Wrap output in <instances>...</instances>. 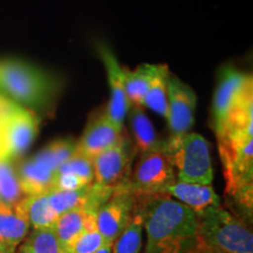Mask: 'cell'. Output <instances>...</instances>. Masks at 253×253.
<instances>
[{
  "label": "cell",
  "mask_w": 253,
  "mask_h": 253,
  "mask_svg": "<svg viewBox=\"0 0 253 253\" xmlns=\"http://www.w3.org/2000/svg\"><path fill=\"white\" fill-rule=\"evenodd\" d=\"M143 214L145 253H191L198 244V217L168 195L153 196Z\"/></svg>",
  "instance_id": "6da1fadb"
},
{
  "label": "cell",
  "mask_w": 253,
  "mask_h": 253,
  "mask_svg": "<svg viewBox=\"0 0 253 253\" xmlns=\"http://www.w3.org/2000/svg\"><path fill=\"white\" fill-rule=\"evenodd\" d=\"M56 74L20 59L0 60V91L31 112L48 114L61 93Z\"/></svg>",
  "instance_id": "7a4b0ae2"
},
{
  "label": "cell",
  "mask_w": 253,
  "mask_h": 253,
  "mask_svg": "<svg viewBox=\"0 0 253 253\" xmlns=\"http://www.w3.org/2000/svg\"><path fill=\"white\" fill-rule=\"evenodd\" d=\"M253 128L226 132L217 137L224 166L226 190L237 202L252 212Z\"/></svg>",
  "instance_id": "3957f363"
},
{
  "label": "cell",
  "mask_w": 253,
  "mask_h": 253,
  "mask_svg": "<svg viewBox=\"0 0 253 253\" xmlns=\"http://www.w3.org/2000/svg\"><path fill=\"white\" fill-rule=\"evenodd\" d=\"M197 217L201 244L225 253H253L252 231L220 205L209 208Z\"/></svg>",
  "instance_id": "277c9868"
},
{
  "label": "cell",
  "mask_w": 253,
  "mask_h": 253,
  "mask_svg": "<svg viewBox=\"0 0 253 253\" xmlns=\"http://www.w3.org/2000/svg\"><path fill=\"white\" fill-rule=\"evenodd\" d=\"M164 149L172 167L178 171V181L210 185L213 179L210 143L202 135L186 132L171 136Z\"/></svg>",
  "instance_id": "5b68a950"
},
{
  "label": "cell",
  "mask_w": 253,
  "mask_h": 253,
  "mask_svg": "<svg viewBox=\"0 0 253 253\" xmlns=\"http://www.w3.org/2000/svg\"><path fill=\"white\" fill-rule=\"evenodd\" d=\"M251 100H253L252 75L233 66L221 67L212 101V126L217 136L223 132L231 118Z\"/></svg>",
  "instance_id": "8992f818"
},
{
  "label": "cell",
  "mask_w": 253,
  "mask_h": 253,
  "mask_svg": "<svg viewBox=\"0 0 253 253\" xmlns=\"http://www.w3.org/2000/svg\"><path fill=\"white\" fill-rule=\"evenodd\" d=\"M39 121L36 113L12 101L0 119V160L21 156L37 137Z\"/></svg>",
  "instance_id": "52a82bcc"
},
{
  "label": "cell",
  "mask_w": 253,
  "mask_h": 253,
  "mask_svg": "<svg viewBox=\"0 0 253 253\" xmlns=\"http://www.w3.org/2000/svg\"><path fill=\"white\" fill-rule=\"evenodd\" d=\"M176 182L173 167L164 149V144L141 154L129 188L135 196L166 195Z\"/></svg>",
  "instance_id": "ba28073f"
},
{
  "label": "cell",
  "mask_w": 253,
  "mask_h": 253,
  "mask_svg": "<svg viewBox=\"0 0 253 253\" xmlns=\"http://www.w3.org/2000/svg\"><path fill=\"white\" fill-rule=\"evenodd\" d=\"M135 195L129 184L121 183L96 212V227L106 244H113L125 230L134 212Z\"/></svg>",
  "instance_id": "9c48e42d"
},
{
  "label": "cell",
  "mask_w": 253,
  "mask_h": 253,
  "mask_svg": "<svg viewBox=\"0 0 253 253\" xmlns=\"http://www.w3.org/2000/svg\"><path fill=\"white\" fill-rule=\"evenodd\" d=\"M168 115L171 136H181L189 132L194 125L197 96L194 89L177 78L171 72L168 73Z\"/></svg>",
  "instance_id": "30bf717a"
},
{
  "label": "cell",
  "mask_w": 253,
  "mask_h": 253,
  "mask_svg": "<svg viewBox=\"0 0 253 253\" xmlns=\"http://www.w3.org/2000/svg\"><path fill=\"white\" fill-rule=\"evenodd\" d=\"M116 186L93 182L77 190H52L47 196L50 207L54 209L58 216L74 209L97 212V210L112 197Z\"/></svg>",
  "instance_id": "8fae6325"
},
{
  "label": "cell",
  "mask_w": 253,
  "mask_h": 253,
  "mask_svg": "<svg viewBox=\"0 0 253 253\" xmlns=\"http://www.w3.org/2000/svg\"><path fill=\"white\" fill-rule=\"evenodd\" d=\"M97 53L106 69L110 93L108 104L104 109V113L110 121L123 128L126 115L130 109V103L126 94L123 67L120 65L113 50L104 43H97Z\"/></svg>",
  "instance_id": "7c38bea8"
},
{
  "label": "cell",
  "mask_w": 253,
  "mask_h": 253,
  "mask_svg": "<svg viewBox=\"0 0 253 253\" xmlns=\"http://www.w3.org/2000/svg\"><path fill=\"white\" fill-rule=\"evenodd\" d=\"M59 167L45 149L18 167L19 184L25 196L48 194L54 190L55 176Z\"/></svg>",
  "instance_id": "4fadbf2b"
},
{
  "label": "cell",
  "mask_w": 253,
  "mask_h": 253,
  "mask_svg": "<svg viewBox=\"0 0 253 253\" xmlns=\"http://www.w3.org/2000/svg\"><path fill=\"white\" fill-rule=\"evenodd\" d=\"M132 156L134 149L130 141L125 136L119 143L93 158L94 182L109 186L121 184L123 177L128 172Z\"/></svg>",
  "instance_id": "5bb4252c"
},
{
  "label": "cell",
  "mask_w": 253,
  "mask_h": 253,
  "mask_svg": "<svg viewBox=\"0 0 253 253\" xmlns=\"http://www.w3.org/2000/svg\"><path fill=\"white\" fill-rule=\"evenodd\" d=\"M122 126L110 121L106 113L100 112L88 121L84 134L77 141V151L93 160L125 137Z\"/></svg>",
  "instance_id": "9a60e30c"
},
{
  "label": "cell",
  "mask_w": 253,
  "mask_h": 253,
  "mask_svg": "<svg viewBox=\"0 0 253 253\" xmlns=\"http://www.w3.org/2000/svg\"><path fill=\"white\" fill-rule=\"evenodd\" d=\"M30 227L23 199L14 207L0 203V245L15 250L26 238Z\"/></svg>",
  "instance_id": "2e32d148"
},
{
  "label": "cell",
  "mask_w": 253,
  "mask_h": 253,
  "mask_svg": "<svg viewBox=\"0 0 253 253\" xmlns=\"http://www.w3.org/2000/svg\"><path fill=\"white\" fill-rule=\"evenodd\" d=\"M96 227L95 211L74 209L63 212L55 221L54 230L62 251L68 249L84 231Z\"/></svg>",
  "instance_id": "e0dca14e"
},
{
  "label": "cell",
  "mask_w": 253,
  "mask_h": 253,
  "mask_svg": "<svg viewBox=\"0 0 253 253\" xmlns=\"http://www.w3.org/2000/svg\"><path fill=\"white\" fill-rule=\"evenodd\" d=\"M166 195L178 198L196 214H201L209 208L219 205V198L211 185L178 181L167 190Z\"/></svg>",
  "instance_id": "ac0fdd59"
},
{
  "label": "cell",
  "mask_w": 253,
  "mask_h": 253,
  "mask_svg": "<svg viewBox=\"0 0 253 253\" xmlns=\"http://www.w3.org/2000/svg\"><path fill=\"white\" fill-rule=\"evenodd\" d=\"M162 65L143 63L135 69L123 67L125 73V88L130 106L143 107V99L151 82L161 71Z\"/></svg>",
  "instance_id": "d6986e66"
},
{
  "label": "cell",
  "mask_w": 253,
  "mask_h": 253,
  "mask_svg": "<svg viewBox=\"0 0 253 253\" xmlns=\"http://www.w3.org/2000/svg\"><path fill=\"white\" fill-rule=\"evenodd\" d=\"M130 128L134 136L136 150L144 154L163 145L157 140L153 123L144 113L143 107L130 106Z\"/></svg>",
  "instance_id": "ffe728a7"
},
{
  "label": "cell",
  "mask_w": 253,
  "mask_h": 253,
  "mask_svg": "<svg viewBox=\"0 0 253 253\" xmlns=\"http://www.w3.org/2000/svg\"><path fill=\"white\" fill-rule=\"evenodd\" d=\"M23 204L33 229H53L58 213L50 207L47 194L25 196Z\"/></svg>",
  "instance_id": "44dd1931"
},
{
  "label": "cell",
  "mask_w": 253,
  "mask_h": 253,
  "mask_svg": "<svg viewBox=\"0 0 253 253\" xmlns=\"http://www.w3.org/2000/svg\"><path fill=\"white\" fill-rule=\"evenodd\" d=\"M144 220L142 212H132L125 230L113 243V253H140Z\"/></svg>",
  "instance_id": "7402d4cb"
},
{
  "label": "cell",
  "mask_w": 253,
  "mask_h": 253,
  "mask_svg": "<svg viewBox=\"0 0 253 253\" xmlns=\"http://www.w3.org/2000/svg\"><path fill=\"white\" fill-rule=\"evenodd\" d=\"M18 253H62V249L54 227L33 229L21 242Z\"/></svg>",
  "instance_id": "603a6c76"
},
{
  "label": "cell",
  "mask_w": 253,
  "mask_h": 253,
  "mask_svg": "<svg viewBox=\"0 0 253 253\" xmlns=\"http://www.w3.org/2000/svg\"><path fill=\"white\" fill-rule=\"evenodd\" d=\"M24 197L12 161L0 160V203L14 207Z\"/></svg>",
  "instance_id": "cb8c5ba5"
},
{
  "label": "cell",
  "mask_w": 253,
  "mask_h": 253,
  "mask_svg": "<svg viewBox=\"0 0 253 253\" xmlns=\"http://www.w3.org/2000/svg\"><path fill=\"white\" fill-rule=\"evenodd\" d=\"M169 68L167 65H162L161 71L151 82L149 89L144 95L143 106H147L158 115L167 118L168 115V86L167 78Z\"/></svg>",
  "instance_id": "d4e9b609"
},
{
  "label": "cell",
  "mask_w": 253,
  "mask_h": 253,
  "mask_svg": "<svg viewBox=\"0 0 253 253\" xmlns=\"http://www.w3.org/2000/svg\"><path fill=\"white\" fill-rule=\"evenodd\" d=\"M58 171H66L74 173L81 178L86 184L94 182V167L93 160L84 156L75 150V153L59 168Z\"/></svg>",
  "instance_id": "484cf974"
},
{
  "label": "cell",
  "mask_w": 253,
  "mask_h": 253,
  "mask_svg": "<svg viewBox=\"0 0 253 253\" xmlns=\"http://www.w3.org/2000/svg\"><path fill=\"white\" fill-rule=\"evenodd\" d=\"M106 242L103 237L101 236L97 227H95L81 233L68 249L63 250L62 253H95Z\"/></svg>",
  "instance_id": "4316f807"
},
{
  "label": "cell",
  "mask_w": 253,
  "mask_h": 253,
  "mask_svg": "<svg viewBox=\"0 0 253 253\" xmlns=\"http://www.w3.org/2000/svg\"><path fill=\"white\" fill-rule=\"evenodd\" d=\"M84 185H87L86 183L81 178H79L78 176H75L74 173L66 171L56 172L54 190H77Z\"/></svg>",
  "instance_id": "83f0119b"
},
{
  "label": "cell",
  "mask_w": 253,
  "mask_h": 253,
  "mask_svg": "<svg viewBox=\"0 0 253 253\" xmlns=\"http://www.w3.org/2000/svg\"><path fill=\"white\" fill-rule=\"evenodd\" d=\"M191 253H225V252H221V251H217V250H212V249H209L207 246H204L203 244L198 242L197 246L196 249L192 251Z\"/></svg>",
  "instance_id": "f1b7e54d"
},
{
  "label": "cell",
  "mask_w": 253,
  "mask_h": 253,
  "mask_svg": "<svg viewBox=\"0 0 253 253\" xmlns=\"http://www.w3.org/2000/svg\"><path fill=\"white\" fill-rule=\"evenodd\" d=\"M95 253H113V244H104Z\"/></svg>",
  "instance_id": "f546056e"
},
{
  "label": "cell",
  "mask_w": 253,
  "mask_h": 253,
  "mask_svg": "<svg viewBox=\"0 0 253 253\" xmlns=\"http://www.w3.org/2000/svg\"><path fill=\"white\" fill-rule=\"evenodd\" d=\"M0 253H15V250L7 248V246L0 245Z\"/></svg>",
  "instance_id": "4dcf8cb0"
}]
</instances>
